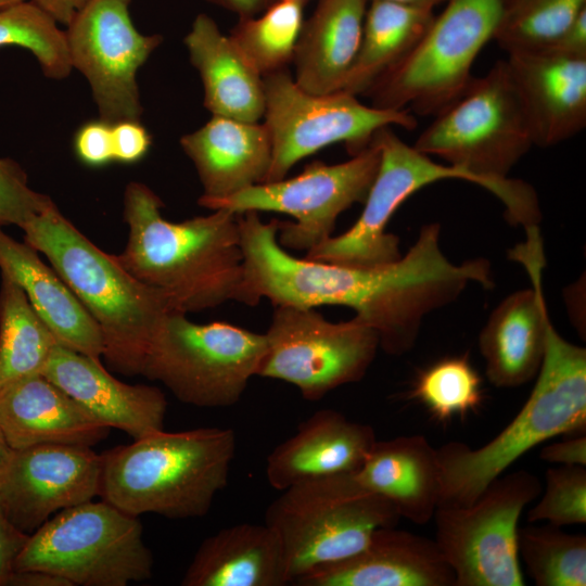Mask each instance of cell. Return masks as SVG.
Segmentation results:
<instances>
[{"instance_id":"d4e9b609","label":"cell","mask_w":586,"mask_h":586,"mask_svg":"<svg viewBox=\"0 0 586 586\" xmlns=\"http://www.w3.org/2000/svg\"><path fill=\"white\" fill-rule=\"evenodd\" d=\"M354 477L362 488L388 500L400 518L418 525L432 521L440 504L437 451L420 434L377 440Z\"/></svg>"},{"instance_id":"836d02e7","label":"cell","mask_w":586,"mask_h":586,"mask_svg":"<svg viewBox=\"0 0 586 586\" xmlns=\"http://www.w3.org/2000/svg\"><path fill=\"white\" fill-rule=\"evenodd\" d=\"M585 9L586 0H500L493 39L507 53L546 50Z\"/></svg>"},{"instance_id":"ee69618b","label":"cell","mask_w":586,"mask_h":586,"mask_svg":"<svg viewBox=\"0 0 586 586\" xmlns=\"http://www.w3.org/2000/svg\"><path fill=\"white\" fill-rule=\"evenodd\" d=\"M2 586H73L69 581L42 570H12Z\"/></svg>"},{"instance_id":"2e32d148","label":"cell","mask_w":586,"mask_h":586,"mask_svg":"<svg viewBox=\"0 0 586 586\" xmlns=\"http://www.w3.org/2000/svg\"><path fill=\"white\" fill-rule=\"evenodd\" d=\"M131 0H90L67 25L72 66L88 79L100 119L140 120L137 72L161 44L160 35H142L129 14Z\"/></svg>"},{"instance_id":"681fc988","label":"cell","mask_w":586,"mask_h":586,"mask_svg":"<svg viewBox=\"0 0 586 586\" xmlns=\"http://www.w3.org/2000/svg\"><path fill=\"white\" fill-rule=\"evenodd\" d=\"M22 1H25V0H0V9L20 3Z\"/></svg>"},{"instance_id":"60d3db41","label":"cell","mask_w":586,"mask_h":586,"mask_svg":"<svg viewBox=\"0 0 586 586\" xmlns=\"http://www.w3.org/2000/svg\"><path fill=\"white\" fill-rule=\"evenodd\" d=\"M539 458L556 466H584L586 467V435L573 434L566 440L550 443L544 446Z\"/></svg>"},{"instance_id":"bcb514c9","label":"cell","mask_w":586,"mask_h":586,"mask_svg":"<svg viewBox=\"0 0 586 586\" xmlns=\"http://www.w3.org/2000/svg\"><path fill=\"white\" fill-rule=\"evenodd\" d=\"M208 2L221 7L239 18L252 17L260 14L278 0H207Z\"/></svg>"},{"instance_id":"4dcf8cb0","label":"cell","mask_w":586,"mask_h":586,"mask_svg":"<svg viewBox=\"0 0 586 586\" xmlns=\"http://www.w3.org/2000/svg\"><path fill=\"white\" fill-rule=\"evenodd\" d=\"M56 344L21 286L1 275L0 390L40 374Z\"/></svg>"},{"instance_id":"7c38bea8","label":"cell","mask_w":586,"mask_h":586,"mask_svg":"<svg viewBox=\"0 0 586 586\" xmlns=\"http://www.w3.org/2000/svg\"><path fill=\"white\" fill-rule=\"evenodd\" d=\"M265 126L272 141V158L264 182L285 178L301 160L324 146L343 142L355 155L373 135L392 125L415 129L409 110H381L360 103L343 90L313 94L301 89L288 68L263 76Z\"/></svg>"},{"instance_id":"7402d4cb","label":"cell","mask_w":586,"mask_h":586,"mask_svg":"<svg viewBox=\"0 0 586 586\" xmlns=\"http://www.w3.org/2000/svg\"><path fill=\"white\" fill-rule=\"evenodd\" d=\"M377 437L371 425L348 420L334 409H321L268 455L266 477L277 491L339 474L355 473Z\"/></svg>"},{"instance_id":"f907efd6","label":"cell","mask_w":586,"mask_h":586,"mask_svg":"<svg viewBox=\"0 0 586 586\" xmlns=\"http://www.w3.org/2000/svg\"><path fill=\"white\" fill-rule=\"evenodd\" d=\"M291 1H300V2L305 3L307 0H291Z\"/></svg>"},{"instance_id":"ffe728a7","label":"cell","mask_w":586,"mask_h":586,"mask_svg":"<svg viewBox=\"0 0 586 586\" xmlns=\"http://www.w3.org/2000/svg\"><path fill=\"white\" fill-rule=\"evenodd\" d=\"M95 420L133 440L164 430L167 402L155 386L126 384L100 359L56 344L41 372Z\"/></svg>"},{"instance_id":"5b68a950","label":"cell","mask_w":586,"mask_h":586,"mask_svg":"<svg viewBox=\"0 0 586 586\" xmlns=\"http://www.w3.org/2000/svg\"><path fill=\"white\" fill-rule=\"evenodd\" d=\"M234 453L231 429L161 430L101 454L99 496L135 517H203L228 483Z\"/></svg>"},{"instance_id":"f1b7e54d","label":"cell","mask_w":586,"mask_h":586,"mask_svg":"<svg viewBox=\"0 0 586 586\" xmlns=\"http://www.w3.org/2000/svg\"><path fill=\"white\" fill-rule=\"evenodd\" d=\"M367 0H319L295 48V82L304 91L341 90L361 40Z\"/></svg>"},{"instance_id":"b9f144b4","label":"cell","mask_w":586,"mask_h":586,"mask_svg":"<svg viewBox=\"0 0 586 586\" xmlns=\"http://www.w3.org/2000/svg\"><path fill=\"white\" fill-rule=\"evenodd\" d=\"M8 518L0 500V586L13 569V562L28 539Z\"/></svg>"},{"instance_id":"ab89813d","label":"cell","mask_w":586,"mask_h":586,"mask_svg":"<svg viewBox=\"0 0 586 586\" xmlns=\"http://www.w3.org/2000/svg\"><path fill=\"white\" fill-rule=\"evenodd\" d=\"M114 161L132 164L150 150L152 138L140 120H122L112 125Z\"/></svg>"},{"instance_id":"4fadbf2b","label":"cell","mask_w":586,"mask_h":586,"mask_svg":"<svg viewBox=\"0 0 586 586\" xmlns=\"http://www.w3.org/2000/svg\"><path fill=\"white\" fill-rule=\"evenodd\" d=\"M381 151L370 144L346 162L308 164L297 176L262 182L232 195L199 200L208 209L275 212L294 218L278 220V241L285 250L314 249L333 235L337 217L355 203H364L380 165Z\"/></svg>"},{"instance_id":"e0dca14e","label":"cell","mask_w":586,"mask_h":586,"mask_svg":"<svg viewBox=\"0 0 586 586\" xmlns=\"http://www.w3.org/2000/svg\"><path fill=\"white\" fill-rule=\"evenodd\" d=\"M102 458L90 446L42 444L11 449L0 464V500L29 534L63 509L99 495Z\"/></svg>"},{"instance_id":"7bdbcfd3","label":"cell","mask_w":586,"mask_h":586,"mask_svg":"<svg viewBox=\"0 0 586 586\" xmlns=\"http://www.w3.org/2000/svg\"><path fill=\"white\" fill-rule=\"evenodd\" d=\"M549 49L571 56L586 58V9Z\"/></svg>"},{"instance_id":"83f0119b","label":"cell","mask_w":586,"mask_h":586,"mask_svg":"<svg viewBox=\"0 0 586 586\" xmlns=\"http://www.w3.org/2000/svg\"><path fill=\"white\" fill-rule=\"evenodd\" d=\"M283 551L266 524L225 527L199 546L181 579L183 586L288 585Z\"/></svg>"},{"instance_id":"3957f363","label":"cell","mask_w":586,"mask_h":586,"mask_svg":"<svg viewBox=\"0 0 586 586\" xmlns=\"http://www.w3.org/2000/svg\"><path fill=\"white\" fill-rule=\"evenodd\" d=\"M413 146L479 178L504 204L511 224L524 229L538 226L535 190L523 180L508 178L534 142L505 61L496 62L483 77H473L466 91L435 115Z\"/></svg>"},{"instance_id":"d6a6232c","label":"cell","mask_w":586,"mask_h":586,"mask_svg":"<svg viewBox=\"0 0 586 586\" xmlns=\"http://www.w3.org/2000/svg\"><path fill=\"white\" fill-rule=\"evenodd\" d=\"M519 558L537 586L586 585V536L552 524L519 528Z\"/></svg>"},{"instance_id":"f35d334b","label":"cell","mask_w":586,"mask_h":586,"mask_svg":"<svg viewBox=\"0 0 586 586\" xmlns=\"http://www.w3.org/2000/svg\"><path fill=\"white\" fill-rule=\"evenodd\" d=\"M74 150L77 157L91 167L113 162L112 124L98 119L81 125L74 137Z\"/></svg>"},{"instance_id":"9a60e30c","label":"cell","mask_w":586,"mask_h":586,"mask_svg":"<svg viewBox=\"0 0 586 586\" xmlns=\"http://www.w3.org/2000/svg\"><path fill=\"white\" fill-rule=\"evenodd\" d=\"M373 139L381 151L380 165L360 216L345 232L306 252V258L353 267L392 263L402 256L399 239L387 232L386 226L409 196L444 179L466 180L484 188L483 182L467 170L434 162L408 145L390 126L379 129Z\"/></svg>"},{"instance_id":"d590c367","label":"cell","mask_w":586,"mask_h":586,"mask_svg":"<svg viewBox=\"0 0 586 586\" xmlns=\"http://www.w3.org/2000/svg\"><path fill=\"white\" fill-rule=\"evenodd\" d=\"M410 397L440 421L476 410L483 399L482 380L468 356L442 358L421 371Z\"/></svg>"},{"instance_id":"8d00e7d4","label":"cell","mask_w":586,"mask_h":586,"mask_svg":"<svg viewBox=\"0 0 586 586\" xmlns=\"http://www.w3.org/2000/svg\"><path fill=\"white\" fill-rule=\"evenodd\" d=\"M526 512L528 523L556 526L586 523V467L556 466L547 469L545 486Z\"/></svg>"},{"instance_id":"7dc6e473","label":"cell","mask_w":586,"mask_h":586,"mask_svg":"<svg viewBox=\"0 0 586 586\" xmlns=\"http://www.w3.org/2000/svg\"><path fill=\"white\" fill-rule=\"evenodd\" d=\"M432 9L445 0H383Z\"/></svg>"},{"instance_id":"277c9868","label":"cell","mask_w":586,"mask_h":586,"mask_svg":"<svg viewBox=\"0 0 586 586\" xmlns=\"http://www.w3.org/2000/svg\"><path fill=\"white\" fill-rule=\"evenodd\" d=\"M99 326L109 366L140 374L151 340L171 309L158 290L129 273L117 256L94 245L53 203L23 228Z\"/></svg>"},{"instance_id":"6da1fadb","label":"cell","mask_w":586,"mask_h":586,"mask_svg":"<svg viewBox=\"0 0 586 586\" xmlns=\"http://www.w3.org/2000/svg\"><path fill=\"white\" fill-rule=\"evenodd\" d=\"M244 256L241 303L255 306H346L372 328L386 354L402 356L416 344L426 315L457 300L470 283L493 286L485 258L451 263L440 247L441 226H422L415 244L398 259L353 267L296 257L278 241V220L239 214Z\"/></svg>"},{"instance_id":"603a6c76","label":"cell","mask_w":586,"mask_h":586,"mask_svg":"<svg viewBox=\"0 0 586 586\" xmlns=\"http://www.w3.org/2000/svg\"><path fill=\"white\" fill-rule=\"evenodd\" d=\"M0 433L10 449L42 444L92 447L107 437L110 428L40 373L0 390Z\"/></svg>"},{"instance_id":"4316f807","label":"cell","mask_w":586,"mask_h":586,"mask_svg":"<svg viewBox=\"0 0 586 586\" xmlns=\"http://www.w3.org/2000/svg\"><path fill=\"white\" fill-rule=\"evenodd\" d=\"M183 42L204 89V106L217 116L258 122L265 112L263 76L216 22L199 14Z\"/></svg>"},{"instance_id":"7a4b0ae2","label":"cell","mask_w":586,"mask_h":586,"mask_svg":"<svg viewBox=\"0 0 586 586\" xmlns=\"http://www.w3.org/2000/svg\"><path fill=\"white\" fill-rule=\"evenodd\" d=\"M163 206L145 184H127L124 218L129 235L117 255L123 267L162 292L175 310L188 314L241 303L244 256L238 216L214 209L174 222L163 217Z\"/></svg>"},{"instance_id":"30bf717a","label":"cell","mask_w":586,"mask_h":586,"mask_svg":"<svg viewBox=\"0 0 586 586\" xmlns=\"http://www.w3.org/2000/svg\"><path fill=\"white\" fill-rule=\"evenodd\" d=\"M445 1L412 50L369 90L371 106L435 116L466 91L474 60L494 37L500 0Z\"/></svg>"},{"instance_id":"5bb4252c","label":"cell","mask_w":586,"mask_h":586,"mask_svg":"<svg viewBox=\"0 0 586 586\" xmlns=\"http://www.w3.org/2000/svg\"><path fill=\"white\" fill-rule=\"evenodd\" d=\"M257 375L288 382L310 402L360 381L379 346L377 332L353 317L331 322L315 307L275 306Z\"/></svg>"},{"instance_id":"52a82bcc","label":"cell","mask_w":586,"mask_h":586,"mask_svg":"<svg viewBox=\"0 0 586 586\" xmlns=\"http://www.w3.org/2000/svg\"><path fill=\"white\" fill-rule=\"evenodd\" d=\"M267 508L265 524L277 535L289 584L361 550L373 532L402 519L385 498L362 488L352 474L295 484Z\"/></svg>"},{"instance_id":"484cf974","label":"cell","mask_w":586,"mask_h":586,"mask_svg":"<svg viewBox=\"0 0 586 586\" xmlns=\"http://www.w3.org/2000/svg\"><path fill=\"white\" fill-rule=\"evenodd\" d=\"M0 270L17 283L58 344L100 359L101 330L58 272L26 242L11 238L0 226Z\"/></svg>"},{"instance_id":"ac0fdd59","label":"cell","mask_w":586,"mask_h":586,"mask_svg":"<svg viewBox=\"0 0 586 586\" xmlns=\"http://www.w3.org/2000/svg\"><path fill=\"white\" fill-rule=\"evenodd\" d=\"M525 232L526 241L510 251V258L524 266L532 288L502 300L479 335L485 374L497 387H518L535 379L546 351L550 319L542 284L545 255L538 226Z\"/></svg>"},{"instance_id":"e575fe53","label":"cell","mask_w":586,"mask_h":586,"mask_svg":"<svg viewBox=\"0 0 586 586\" xmlns=\"http://www.w3.org/2000/svg\"><path fill=\"white\" fill-rule=\"evenodd\" d=\"M10 46L30 51L47 77L61 79L73 68L65 31L31 1L0 9V48Z\"/></svg>"},{"instance_id":"74e56055","label":"cell","mask_w":586,"mask_h":586,"mask_svg":"<svg viewBox=\"0 0 586 586\" xmlns=\"http://www.w3.org/2000/svg\"><path fill=\"white\" fill-rule=\"evenodd\" d=\"M52 200L28 186L27 176L18 163L0 158V226L14 225L21 229L43 212Z\"/></svg>"},{"instance_id":"c3c4849f","label":"cell","mask_w":586,"mask_h":586,"mask_svg":"<svg viewBox=\"0 0 586 586\" xmlns=\"http://www.w3.org/2000/svg\"><path fill=\"white\" fill-rule=\"evenodd\" d=\"M10 448L9 446L7 445V443L4 442L1 433H0V464L5 460V458L8 457L9 453H10Z\"/></svg>"},{"instance_id":"ba28073f","label":"cell","mask_w":586,"mask_h":586,"mask_svg":"<svg viewBox=\"0 0 586 586\" xmlns=\"http://www.w3.org/2000/svg\"><path fill=\"white\" fill-rule=\"evenodd\" d=\"M153 555L138 517L102 500L59 511L29 534L12 570H42L73 586H127L150 579Z\"/></svg>"},{"instance_id":"8fae6325","label":"cell","mask_w":586,"mask_h":586,"mask_svg":"<svg viewBox=\"0 0 586 586\" xmlns=\"http://www.w3.org/2000/svg\"><path fill=\"white\" fill-rule=\"evenodd\" d=\"M521 469L495 479L472 504L437 507L435 543L454 572L455 586H523L519 521L542 492Z\"/></svg>"},{"instance_id":"1f68e13d","label":"cell","mask_w":586,"mask_h":586,"mask_svg":"<svg viewBox=\"0 0 586 586\" xmlns=\"http://www.w3.org/2000/svg\"><path fill=\"white\" fill-rule=\"evenodd\" d=\"M304 3L278 0L256 16L239 18L229 37L260 75L284 69L293 62L304 24Z\"/></svg>"},{"instance_id":"cb8c5ba5","label":"cell","mask_w":586,"mask_h":586,"mask_svg":"<svg viewBox=\"0 0 586 586\" xmlns=\"http://www.w3.org/2000/svg\"><path fill=\"white\" fill-rule=\"evenodd\" d=\"M180 145L202 183L199 200L227 198L264 182L272 158V141L265 124L217 115L184 135Z\"/></svg>"},{"instance_id":"44dd1931","label":"cell","mask_w":586,"mask_h":586,"mask_svg":"<svg viewBox=\"0 0 586 586\" xmlns=\"http://www.w3.org/2000/svg\"><path fill=\"white\" fill-rule=\"evenodd\" d=\"M300 586H455L434 539L395 526L380 527L355 555L318 568Z\"/></svg>"},{"instance_id":"d6986e66","label":"cell","mask_w":586,"mask_h":586,"mask_svg":"<svg viewBox=\"0 0 586 586\" xmlns=\"http://www.w3.org/2000/svg\"><path fill=\"white\" fill-rule=\"evenodd\" d=\"M505 62L534 145L559 144L586 127V58L546 49L508 53Z\"/></svg>"},{"instance_id":"9c48e42d","label":"cell","mask_w":586,"mask_h":586,"mask_svg":"<svg viewBox=\"0 0 586 586\" xmlns=\"http://www.w3.org/2000/svg\"><path fill=\"white\" fill-rule=\"evenodd\" d=\"M266 351L265 334L227 323H194L170 309L145 354L141 375L163 383L178 400L202 408L237 404Z\"/></svg>"},{"instance_id":"f546056e","label":"cell","mask_w":586,"mask_h":586,"mask_svg":"<svg viewBox=\"0 0 586 586\" xmlns=\"http://www.w3.org/2000/svg\"><path fill=\"white\" fill-rule=\"evenodd\" d=\"M434 16L432 9L372 0L357 55L341 90L356 97L367 94L412 50Z\"/></svg>"},{"instance_id":"f6af8a7d","label":"cell","mask_w":586,"mask_h":586,"mask_svg":"<svg viewBox=\"0 0 586 586\" xmlns=\"http://www.w3.org/2000/svg\"><path fill=\"white\" fill-rule=\"evenodd\" d=\"M58 24L68 25L76 13L90 0H30Z\"/></svg>"},{"instance_id":"8992f818","label":"cell","mask_w":586,"mask_h":586,"mask_svg":"<svg viewBox=\"0 0 586 586\" xmlns=\"http://www.w3.org/2000/svg\"><path fill=\"white\" fill-rule=\"evenodd\" d=\"M535 384L514 418L491 441L472 448L448 442L438 448V507L472 504L535 446L561 434L585 433L586 349L547 326L546 351Z\"/></svg>"}]
</instances>
